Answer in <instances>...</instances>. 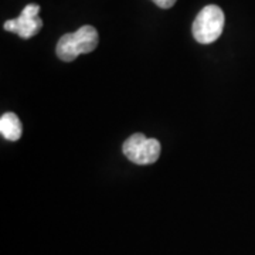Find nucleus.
Listing matches in <instances>:
<instances>
[{"instance_id": "f257e3e1", "label": "nucleus", "mask_w": 255, "mask_h": 255, "mask_svg": "<svg viewBox=\"0 0 255 255\" xmlns=\"http://www.w3.org/2000/svg\"><path fill=\"white\" fill-rule=\"evenodd\" d=\"M98 46V31L92 26H82L75 33L64 34L57 43V55L65 63L74 61L78 55L92 53Z\"/></svg>"}, {"instance_id": "f03ea898", "label": "nucleus", "mask_w": 255, "mask_h": 255, "mask_svg": "<svg viewBox=\"0 0 255 255\" xmlns=\"http://www.w3.org/2000/svg\"><path fill=\"white\" fill-rule=\"evenodd\" d=\"M224 11L216 4H209L200 10L191 26V33L197 43L211 44L223 33Z\"/></svg>"}, {"instance_id": "7ed1b4c3", "label": "nucleus", "mask_w": 255, "mask_h": 255, "mask_svg": "<svg viewBox=\"0 0 255 255\" xmlns=\"http://www.w3.org/2000/svg\"><path fill=\"white\" fill-rule=\"evenodd\" d=\"M160 142L149 139L143 133H135L128 137L122 146V152L135 164H152L160 156Z\"/></svg>"}, {"instance_id": "20e7f679", "label": "nucleus", "mask_w": 255, "mask_h": 255, "mask_svg": "<svg viewBox=\"0 0 255 255\" xmlns=\"http://www.w3.org/2000/svg\"><path fill=\"white\" fill-rule=\"evenodd\" d=\"M38 13H40L38 4H34V3L27 4L17 18L7 20L3 27L6 31L16 33L21 38H30V37L36 36L43 27V21L38 17Z\"/></svg>"}, {"instance_id": "39448f33", "label": "nucleus", "mask_w": 255, "mask_h": 255, "mask_svg": "<svg viewBox=\"0 0 255 255\" xmlns=\"http://www.w3.org/2000/svg\"><path fill=\"white\" fill-rule=\"evenodd\" d=\"M21 132H23V127L21 122L16 114L13 112H7L3 114L0 118V133L1 136L6 137L7 140L16 142L21 137Z\"/></svg>"}, {"instance_id": "423d86ee", "label": "nucleus", "mask_w": 255, "mask_h": 255, "mask_svg": "<svg viewBox=\"0 0 255 255\" xmlns=\"http://www.w3.org/2000/svg\"><path fill=\"white\" fill-rule=\"evenodd\" d=\"M152 1L156 6H159L160 9H170L177 0H152Z\"/></svg>"}]
</instances>
